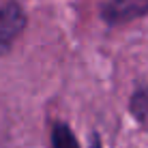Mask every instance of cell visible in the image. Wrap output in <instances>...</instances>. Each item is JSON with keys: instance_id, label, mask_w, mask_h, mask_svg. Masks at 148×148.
Instances as JSON below:
<instances>
[{"instance_id": "obj_2", "label": "cell", "mask_w": 148, "mask_h": 148, "mask_svg": "<svg viewBox=\"0 0 148 148\" xmlns=\"http://www.w3.org/2000/svg\"><path fill=\"white\" fill-rule=\"evenodd\" d=\"M56 148H77L73 142V135H69V131L64 127H58L56 129Z\"/></svg>"}, {"instance_id": "obj_1", "label": "cell", "mask_w": 148, "mask_h": 148, "mask_svg": "<svg viewBox=\"0 0 148 148\" xmlns=\"http://www.w3.org/2000/svg\"><path fill=\"white\" fill-rule=\"evenodd\" d=\"M24 11L17 4L0 7V52H4L19 37V32L24 30Z\"/></svg>"}]
</instances>
